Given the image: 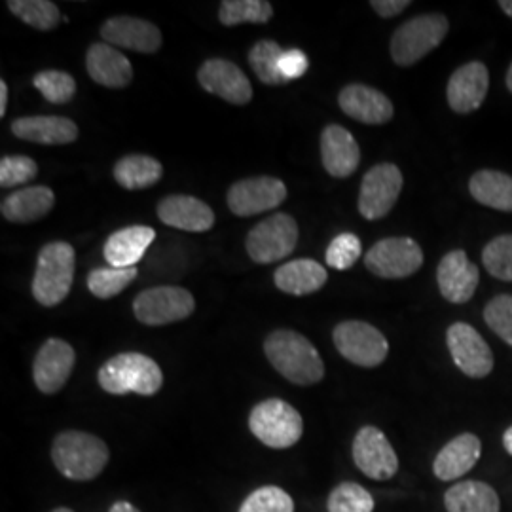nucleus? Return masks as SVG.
I'll list each match as a JSON object with an SVG mask.
<instances>
[{"label": "nucleus", "mask_w": 512, "mask_h": 512, "mask_svg": "<svg viewBox=\"0 0 512 512\" xmlns=\"http://www.w3.org/2000/svg\"><path fill=\"white\" fill-rule=\"evenodd\" d=\"M264 353L270 365L291 384H319L325 376V363L319 351L300 332L274 330L264 342Z\"/></svg>", "instance_id": "obj_1"}, {"label": "nucleus", "mask_w": 512, "mask_h": 512, "mask_svg": "<svg viewBox=\"0 0 512 512\" xmlns=\"http://www.w3.org/2000/svg\"><path fill=\"white\" fill-rule=\"evenodd\" d=\"M109 458L107 442L86 431H63L52 444L55 469L74 482L97 478L105 471Z\"/></svg>", "instance_id": "obj_2"}, {"label": "nucleus", "mask_w": 512, "mask_h": 512, "mask_svg": "<svg viewBox=\"0 0 512 512\" xmlns=\"http://www.w3.org/2000/svg\"><path fill=\"white\" fill-rule=\"evenodd\" d=\"M97 382L110 395L137 393L152 397L164 385V372L148 355L128 351L105 361L97 372Z\"/></svg>", "instance_id": "obj_3"}, {"label": "nucleus", "mask_w": 512, "mask_h": 512, "mask_svg": "<svg viewBox=\"0 0 512 512\" xmlns=\"http://www.w3.org/2000/svg\"><path fill=\"white\" fill-rule=\"evenodd\" d=\"M76 255L65 241H54L38 253L37 270L33 279V296L38 304L54 308L61 304L73 287Z\"/></svg>", "instance_id": "obj_4"}, {"label": "nucleus", "mask_w": 512, "mask_h": 512, "mask_svg": "<svg viewBox=\"0 0 512 512\" xmlns=\"http://www.w3.org/2000/svg\"><path fill=\"white\" fill-rule=\"evenodd\" d=\"M249 429L272 450L293 448L304 433V420L293 404L268 399L256 404L249 414Z\"/></svg>", "instance_id": "obj_5"}, {"label": "nucleus", "mask_w": 512, "mask_h": 512, "mask_svg": "<svg viewBox=\"0 0 512 512\" xmlns=\"http://www.w3.org/2000/svg\"><path fill=\"white\" fill-rule=\"evenodd\" d=\"M448 31L450 21L442 14H423L408 19L391 38V57L401 67H412L439 48Z\"/></svg>", "instance_id": "obj_6"}, {"label": "nucleus", "mask_w": 512, "mask_h": 512, "mask_svg": "<svg viewBox=\"0 0 512 512\" xmlns=\"http://www.w3.org/2000/svg\"><path fill=\"white\" fill-rule=\"evenodd\" d=\"M298 243V224L287 213H275L247 234V253L256 264H274L293 253Z\"/></svg>", "instance_id": "obj_7"}, {"label": "nucleus", "mask_w": 512, "mask_h": 512, "mask_svg": "<svg viewBox=\"0 0 512 512\" xmlns=\"http://www.w3.org/2000/svg\"><path fill=\"white\" fill-rule=\"evenodd\" d=\"M196 310L194 296L183 287H152L133 300V313L147 327H164L183 321Z\"/></svg>", "instance_id": "obj_8"}, {"label": "nucleus", "mask_w": 512, "mask_h": 512, "mask_svg": "<svg viewBox=\"0 0 512 512\" xmlns=\"http://www.w3.org/2000/svg\"><path fill=\"white\" fill-rule=\"evenodd\" d=\"M332 340L344 359L363 368L382 365L389 353L387 338L365 321L340 323L332 332Z\"/></svg>", "instance_id": "obj_9"}, {"label": "nucleus", "mask_w": 512, "mask_h": 512, "mask_svg": "<svg viewBox=\"0 0 512 512\" xmlns=\"http://www.w3.org/2000/svg\"><path fill=\"white\" fill-rule=\"evenodd\" d=\"M365 266L382 279H403L423 266V251L412 238L380 239L366 253Z\"/></svg>", "instance_id": "obj_10"}, {"label": "nucleus", "mask_w": 512, "mask_h": 512, "mask_svg": "<svg viewBox=\"0 0 512 512\" xmlns=\"http://www.w3.org/2000/svg\"><path fill=\"white\" fill-rule=\"evenodd\" d=\"M403 183V173L395 164L368 169L359 192V213L366 220L384 219L399 200Z\"/></svg>", "instance_id": "obj_11"}, {"label": "nucleus", "mask_w": 512, "mask_h": 512, "mask_svg": "<svg viewBox=\"0 0 512 512\" xmlns=\"http://www.w3.org/2000/svg\"><path fill=\"white\" fill-rule=\"evenodd\" d=\"M353 461L363 475L384 482L399 473V458L387 440L384 431L374 425H365L357 431L351 446Z\"/></svg>", "instance_id": "obj_12"}, {"label": "nucleus", "mask_w": 512, "mask_h": 512, "mask_svg": "<svg viewBox=\"0 0 512 512\" xmlns=\"http://www.w3.org/2000/svg\"><path fill=\"white\" fill-rule=\"evenodd\" d=\"M446 344L459 370L475 380H482L494 370V353L480 332L469 323H454L446 330Z\"/></svg>", "instance_id": "obj_13"}, {"label": "nucleus", "mask_w": 512, "mask_h": 512, "mask_svg": "<svg viewBox=\"0 0 512 512\" xmlns=\"http://www.w3.org/2000/svg\"><path fill=\"white\" fill-rule=\"evenodd\" d=\"M287 186L275 177L243 179L228 190V207L238 217H255L285 202Z\"/></svg>", "instance_id": "obj_14"}, {"label": "nucleus", "mask_w": 512, "mask_h": 512, "mask_svg": "<svg viewBox=\"0 0 512 512\" xmlns=\"http://www.w3.org/2000/svg\"><path fill=\"white\" fill-rule=\"evenodd\" d=\"M76 353L73 346L61 338H50L38 349L33 361V380L44 395L59 393L73 374Z\"/></svg>", "instance_id": "obj_15"}, {"label": "nucleus", "mask_w": 512, "mask_h": 512, "mask_svg": "<svg viewBox=\"0 0 512 512\" xmlns=\"http://www.w3.org/2000/svg\"><path fill=\"white\" fill-rule=\"evenodd\" d=\"M198 80L205 92L213 93L232 105H247L253 99L249 78L228 59L215 57L205 61L198 71Z\"/></svg>", "instance_id": "obj_16"}, {"label": "nucleus", "mask_w": 512, "mask_h": 512, "mask_svg": "<svg viewBox=\"0 0 512 512\" xmlns=\"http://www.w3.org/2000/svg\"><path fill=\"white\" fill-rule=\"evenodd\" d=\"M490 88L488 67L480 61H471L461 65L450 76L446 86V97L450 109L458 114H469L482 107Z\"/></svg>", "instance_id": "obj_17"}, {"label": "nucleus", "mask_w": 512, "mask_h": 512, "mask_svg": "<svg viewBox=\"0 0 512 512\" xmlns=\"http://www.w3.org/2000/svg\"><path fill=\"white\" fill-rule=\"evenodd\" d=\"M103 40L114 48H126L139 54H154L162 46L160 29L147 19L110 18L101 27Z\"/></svg>", "instance_id": "obj_18"}, {"label": "nucleus", "mask_w": 512, "mask_h": 512, "mask_svg": "<svg viewBox=\"0 0 512 512\" xmlns=\"http://www.w3.org/2000/svg\"><path fill=\"white\" fill-rule=\"evenodd\" d=\"M440 294L452 304H465L475 296L480 272L465 251L456 249L440 260L437 270Z\"/></svg>", "instance_id": "obj_19"}, {"label": "nucleus", "mask_w": 512, "mask_h": 512, "mask_svg": "<svg viewBox=\"0 0 512 512\" xmlns=\"http://www.w3.org/2000/svg\"><path fill=\"white\" fill-rule=\"evenodd\" d=\"M338 105L344 110V114H348L349 118L368 124V126H380L387 124L395 109L391 99L380 92L374 90L365 84H349L338 97Z\"/></svg>", "instance_id": "obj_20"}, {"label": "nucleus", "mask_w": 512, "mask_h": 512, "mask_svg": "<svg viewBox=\"0 0 512 512\" xmlns=\"http://www.w3.org/2000/svg\"><path fill=\"white\" fill-rule=\"evenodd\" d=\"M321 160L329 175L348 179L359 167L361 148L348 129L332 124L321 133Z\"/></svg>", "instance_id": "obj_21"}, {"label": "nucleus", "mask_w": 512, "mask_h": 512, "mask_svg": "<svg viewBox=\"0 0 512 512\" xmlns=\"http://www.w3.org/2000/svg\"><path fill=\"white\" fill-rule=\"evenodd\" d=\"M160 220L184 232H207L215 224V213L207 203L194 196H167L158 203Z\"/></svg>", "instance_id": "obj_22"}, {"label": "nucleus", "mask_w": 512, "mask_h": 512, "mask_svg": "<svg viewBox=\"0 0 512 512\" xmlns=\"http://www.w3.org/2000/svg\"><path fill=\"white\" fill-rule=\"evenodd\" d=\"M86 69L99 86L120 90L133 78V67L128 57L107 42L92 44L86 54Z\"/></svg>", "instance_id": "obj_23"}, {"label": "nucleus", "mask_w": 512, "mask_h": 512, "mask_svg": "<svg viewBox=\"0 0 512 512\" xmlns=\"http://www.w3.org/2000/svg\"><path fill=\"white\" fill-rule=\"evenodd\" d=\"M482 456V442L473 433H461L442 446L433 461V473L442 480H458L467 475Z\"/></svg>", "instance_id": "obj_24"}, {"label": "nucleus", "mask_w": 512, "mask_h": 512, "mask_svg": "<svg viewBox=\"0 0 512 512\" xmlns=\"http://www.w3.org/2000/svg\"><path fill=\"white\" fill-rule=\"evenodd\" d=\"M12 133L38 145H69L78 139V126L63 116H25L12 122Z\"/></svg>", "instance_id": "obj_25"}, {"label": "nucleus", "mask_w": 512, "mask_h": 512, "mask_svg": "<svg viewBox=\"0 0 512 512\" xmlns=\"http://www.w3.org/2000/svg\"><path fill=\"white\" fill-rule=\"evenodd\" d=\"M55 205V194L48 186H27L12 192L0 205L2 217L8 222L29 224L44 219Z\"/></svg>", "instance_id": "obj_26"}, {"label": "nucleus", "mask_w": 512, "mask_h": 512, "mask_svg": "<svg viewBox=\"0 0 512 512\" xmlns=\"http://www.w3.org/2000/svg\"><path fill=\"white\" fill-rule=\"evenodd\" d=\"M156 232L150 226H128L114 232L103 249L110 268H133L148 251Z\"/></svg>", "instance_id": "obj_27"}, {"label": "nucleus", "mask_w": 512, "mask_h": 512, "mask_svg": "<svg viewBox=\"0 0 512 512\" xmlns=\"http://www.w3.org/2000/svg\"><path fill=\"white\" fill-rule=\"evenodd\" d=\"M274 279L275 287L281 293L306 296L321 291L329 281V274L319 262L310 258H298L279 266L275 270Z\"/></svg>", "instance_id": "obj_28"}, {"label": "nucleus", "mask_w": 512, "mask_h": 512, "mask_svg": "<svg viewBox=\"0 0 512 512\" xmlns=\"http://www.w3.org/2000/svg\"><path fill=\"white\" fill-rule=\"evenodd\" d=\"M448 512H499L501 501L494 488L482 480H461L444 494Z\"/></svg>", "instance_id": "obj_29"}, {"label": "nucleus", "mask_w": 512, "mask_h": 512, "mask_svg": "<svg viewBox=\"0 0 512 512\" xmlns=\"http://www.w3.org/2000/svg\"><path fill=\"white\" fill-rule=\"evenodd\" d=\"M469 192L480 205L512 213V177L507 173L495 169L476 171L469 181Z\"/></svg>", "instance_id": "obj_30"}, {"label": "nucleus", "mask_w": 512, "mask_h": 512, "mask_svg": "<svg viewBox=\"0 0 512 512\" xmlns=\"http://www.w3.org/2000/svg\"><path fill=\"white\" fill-rule=\"evenodd\" d=\"M164 175L162 164L145 154H131L114 165V179L126 190H145L158 183Z\"/></svg>", "instance_id": "obj_31"}, {"label": "nucleus", "mask_w": 512, "mask_h": 512, "mask_svg": "<svg viewBox=\"0 0 512 512\" xmlns=\"http://www.w3.org/2000/svg\"><path fill=\"white\" fill-rule=\"evenodd\" d=\"M283 48L275 40H258L249 52V65L255 71L256 78L268 86H285L289 84L279 71V59Z\"/></svg>", "instance_id": "obj_32"}, {"label": "nucleus", "mask_w": 512, "mask_h": 512, "mask_svg": "<svg viewBox=\"0 0 512 512\" xmlns=\"http://www.w3.org/2000/svg\"><path fill=\"white\" fill-rule=\"evenodd\" d=\"M274 16V8L266 0H224L220 4L219 19L222 25L234 27L241 23H268Z\"/></svg>", "instance_id": "obj_33"}, {"label": "nucleus", "mask_w": 512, "mask_h": 512, "mask_svg": "<svg viewBox=\"0 0 512 512\" xmlns=\"http://www.w3.org/2000/svg\"><path fill=\"white\" fill-rule=\"evenodd\" d=\"M8 10L38 31H52L59 25V8L48 0H10Z\"/></svg>", "instance_id": "obj_34"}, {"label": "nucleus", "mask_w": 512, "mask_h": 512, "mask_svg": "<svg viewBox=\"0 0 512 512\" xmlns=\"http://www.w3.org/2000/svg\"><path fill=\"white\" fill-rule=\"evenodd\" d=\"M137 268H95L88 275V289L93 296L101 300L114 298L122 291H126L129 285L137 277Z\"/></svg>", "instance_id": "obj_35"}, {"label": "nucleus", "mask_w": 512, "mask_h": 512, "mask_svg": "<svg viewBox=\"0 0 512 512\" xmlns=\"http://www.w3.org/2000/svg\"><path fill=\"white\" fill-rule=\"evenodd\" d=\"M374 507V497L357 482L338 484L327 499L329 512H372Z\"/></svg>", "instance_id": "obj_36"}, {"label": "nucleus", "mask_w": 512, "mask_h": 512, "mask_svg": "<svg viewBox=\"0 0 512 512\" xmlns=\"http://www.w3.org/2000/svg\"><path fill=\"white\" fill-rule=\"evenodd\" d=\"M486 272L499 281H512V234L492 239L482 251Z\"/></svg>", "instance_id": "obj_37"}, {"label": "nucleus", "mask_w": 512, "mask_h": 512, "mask_svg": "<svg viewBox=\"0 0 512 512\" xmlns=\"http://www.w3.org/2000/svg\"><path fill=\"white\" fill-rule=\"evenodd\" d=\"M238 512H294V501L279 486H262L247 495Z\"/></svg>", "instance_id": "obj_38"}, {"label": "nucleus", "mask_w": 512, "mask_h": 512, "mask_svg": "<svg viewBox=\"0 0 512 512\" xmlns=\"http://www.w3.org/2000/svg\"><path fill=\"white\" fill-rule=\"evenodd\" d=\"M33 84L44 99L54 105L69 103L76 93V80L63 71H42L35 76Z\"/></svg>", "instance_id": "obj_39"}, {"label": "nucleus", "mask_w": 512, "mask_h": 512, "mask_svg": "<svg viewBox=\"0 0 512 512\" xmlns=\"http://www.w3.org/2000/svg\"><path fill=\"white\" fill-rule=\"evenodd\" d=\"M484 321L512 348V294H501L492 298L484 308Z\"/></svg>", "instance_id": "obj_40"}, {"label": "nucleus", "mask_w": 512, "mask_h": 512, "mask_svg": "<svg viewBox=\"0 0 512 512\" xmlns=\"http://www.w3.org/2000/svg\"><path fill=\"white\" fill-rule=\"evenodd\" d=\"M38 175V165L29 156H4L0 160L2 188H16L31 183Z\"/></svg>", "instance_id": "obj_41"}, {"label": "nucleus", "mask_w": 512, "mask_h": 512, "mask_svg": "<svg viewBox=\"0 0 512 512\" xmlns=\"http://www.w3.org/2000/svg\"><path fill=\"white\" fill-rule=\"evenodd\" d=\"M363 245L355 234H340L330 241L325 253L327 264L334 270H349L361 256Z\"/></svg>", "instance_id": "obj_42"}, {"label": "nucleus", "mask_w": 512, "mask_h": 512, "mask_svg": "<svg viewBox=\"0 0 512 512\" xmlns=\"http://www.w3.org/2000/svg\"><path fill=\"white\" fill-rule=\"evenodd\" d=\"M310 67L308 55L302 50H285L279 59V71L287 82H293L296 78L304 76Z\"/></svg>", "instance_id": "obj_43"}, {"label": "nucleus", "mask_w": 512, "mask_h": 512, "mask_svg": "<svg viewBox=\"0 0 512 512\" xmlns=\"http://www.w3.org/2000/svg\"><path fill=\"white\" fill-rule=\"evenodd\" d=\"M370 6L378 16L389 19L403 14L404 10L410 6V2L408 0H372Z\"/></svg>", "instance_id": "obj_44"}, {"label": "nucleus", "mask_w": 512, "mask_h": 512, "mask_svg": "<svg viewBox=\"0 0 512 512\" xmlns=\"http://www.w3.org/2000/svg\"><path fill=\"white\" fill-rule=\"evenodd\" d=\"M109 512H141L129 501H116L110 505Z\"/></svg>", "instance_id": "obj_45"}, {"label": "nucleus", "mask_w": 512, "mask_h": 512, "mask_svg": "<svg viewBox=\"0 0 512 512\" xmlns=\"http://www.w3.org/2000/svg\"><path fill=\"white\" fill-rule=\"evenodd\" d=\"M6 107H8V84L0 80V118L6 114Z\"/></svg>", "instance_id": "obj_46"}, {"label": "nucleus", "mask_w": 512, "mask_h": 512, "mask_svg": "<svg viewBox=\"0 0 512 512\" xmlns=\"http://www.w3.org/2000/svg\"><path fill=\"white\" fill-rule=\"evenodd\" d=\"M503 448L509 456H512V425L503 433Z\"/></svg>", "instance_id": "obj_47"}, {"label": "nucleus", "mask_w": 512, "mask_h": 512, "mask_svg": "<svg viewBox=\"0 0 512 512\" xmlns=\"http://www.w3.org/2000/svg\"><path fill=\"white\" fill-rule=\"evenodd\" d=\"M497 4H499V8H501L509 18H512V0H499Z\"/></svg>", "instance_id": "obj_48"}, {"label": "nucleus", "mask_w": 512, "mask_h": 512, "mask_svg": "<svg viewBox=\"0 0 512 512\" xmlns=\"http://www.w3.org/2000/svg\"><path fill=\"white\" fill-rule=\"evenodd\" d=\"M507 88H509V92L512 93V63L511 67H509V71H507Z\"/></svg>", "instance_id": "obj_49"}, {"label": "nucleus", "mask_w": 512, "mask_h": 512, "mask_svg": "<svg viewBox=\"0 0 512 512\" xmlns=\"http://www.w3.org/2000/svg\"><path fill=\"white\" fill-rule=\"evenodd\" d=\"M50 512H74L73 509H69V507H57L54 511Z\"/></svg>", "instance_id": "obj_50"}]
</instances>
